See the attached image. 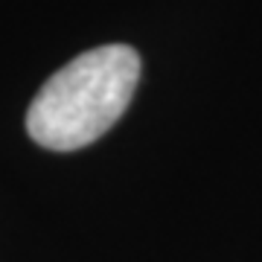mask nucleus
<instances>
[{
	"instance_id": "nucleus-1",
	"label": "nucleus",
	"mask_w": 262,
	"mask_h": 262,
	"mask_svg": "<svg viewBox=\"0 0 262 262\" xmlns=\"http://www.w3.org/2000/svg\"><path fill=\"white\" fill-rule=\"evenodd\" d=\"M140 56L128 44H105L50 76L27 111L29 137L53 151H76L102 137L131 105Z\"/></svg>"
}]
</instances>
